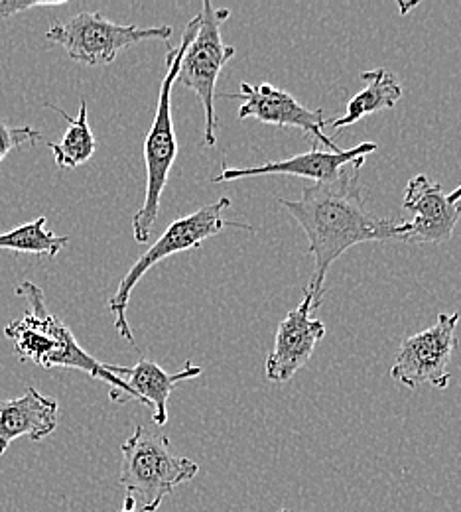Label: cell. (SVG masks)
Masks as SVG:
<instances>
[{
    "label": "cell",
    "mask_w": 461,
    "mask_h": 512,
    "mask_svg": "<svg viewBox=\"0 0 461 512\" xmlns=\"http://www.w3.org/2000/svg\"><path fill=\"white\" fill-rule=\"evenodd\" d=\"M361 79L367 81V87L359 91L347 103L345 115L341 119H330L328 127L343 130L353 127L361 119L375 115L379 111L395 109L396 103L402 99V85L398 77L387 67H377L373 71H363Z\"/></svg>",
    "instance_id": "cell-15"
},
{
    "label": "cell",
    "mask_w": 461,
    "mask_h": 512,
    "mask_svg": "<svg viewBox=\"0 0 461 512\" xmlns=\"http://www.w3.org/2000/svg\"><path fill=\"white\" fill-rule=\"evenodd\" d=\"M107 369L131 388L134 400L152 410V422L156 426H166L168 422V400L174 388L180 383L198 379L203 373V369L192 361H188L186 367L178 373H166L158 363L150 359H140L134 367L107 363Z\"/></svg>",
    "instance_id": "cell-14"
},
{
    "label": "cell",
    "mask_w": 461,
    "mask_h": 512,
    "mask_svg": "<svg viewBox=\"0 0 461 512\" xmlns=\"http://www.w3.org/2000/svg\"><path fill=\"white\" fill-rule=\"evenodd\" d=\"M229 205H231L229 197H219L217 201L199 207L198 211L172 221L170 227L164 231V235L129 268V272L121 280L115 296L109 300V310L115 316V329L119 331V335L123 339H127L131 343L132 347H136V339L132 335L127 310H129L132 290L136 288V284L142 280V276L150 268H154L158 262L178 255V253L201 249V245L209 237H215L217 233H221L227 227L247 229V231L255 233V227H251L247 223H241L235 219H223V211Z\"/></svg>",
    "instance_id": "cell-5"
},
{
    "label": "cell",
    "mask_w": 461,
    "mask_h": 512,
    "mask_svg": "<svg viewBox=\"0 0 461 512\" xmlns=\"http://www.w3.org/2000/svg\"><path fill=\"white\" fill-rule=\"evenodd\" d=\"M198 28L199 16H194L186 24L180 44L176 48H172L166 56V75L160 85L154 121L144 138L146 195H144V203L132 217V235L138 245H144L152 235V229H154V225L158 221V213H160L162 193L166 190L170 170L178 156V140H176L174 119H172V89L176 85V77L180 71L184 52L196 38Z\"/></svg>",
    "instance_id": "cell-3"
},
{
    "label": "cell",
    "mask_w": 461,
    "mask_h": 512,
    "mask_svg": "<svg viewBox=\"0 0 461 512\" xmlns=\"http://www.w3.org/2000/svg\"><path fill=\"white\" fill-rule=\"evenodd\" d=\"M231 10L215 8L209 0L201 4L199 28L196 38L186 48L176 83L192 89L198 95L205 113V146L217 144L215 136V87L223 67L235 58L237 48L227 46L221 36V24L227 22Z\"/></svg>",
    "instance_id": "cell-7"
},
{
    "label": "cell",
    "mask_w": 461,
    "mask_h": 512,
    "mask_svg": "<svg viewBox=\"0 0 461 512\" xmlns=\"http://www.w3.org/2000/svg\"><path fill=\"white\" fill-rule=\"evenodd\" d=\"M225 97L245 101L239 107V119H257L259 123L274 127L300 128L314 136L312 146H318V142H322L331 152L341 150L333 142V138L324 132V128L328 127V119H324L322 109H306L288 91H282L272 83H241V95L229 93Z\"/></svg>",
    "instance_id": "cell-9"
},
{
    "label": "cell",
    "mask_w": 461,
    "mask_h": 512,
    "mask_svg": "<svg viewBox=\"0 0 461 512\" xmlns=\"http://www.w3.org/2000/svg\"><path fill=\"white\" fill-rule=\"evenodd\" d=\"M172 34V26L142 28L136 24H115L101 12H79L66 22L52 24L46 38L62 46L77 64L109 65L132 44L170 40Z\"/></svg>",
    "instance_id": "cell-6"
},
{
    "label": "cell",
    "mask_w": 461,
    "mask_h": 512,
    "mask_svg": "<svg viewBox=\"0 0 461 512\" xmlns=\"http://www.w3.org/2000/svg\"><path fill=\"white\" fill-rule=\"evenodd\" d=\"M402 207L412 213L408 233L402 239V243L410 245H442L450 241L461 217V201L450 203L442 186L426 174L410 178Z\"/></svg>",
    "instance_id": "cell-11"
},
{
    "label": "cell",
    "mask_w": 461,
    "mask_h": 512,
    "mask_svg": "<svg viewBox=\"0 0 461 512\" xmlns=\"http://www.w3.org/2000/svg\"><path fill=\"white\" fill-rule=\"evenodd\" d=\"M69 245L67 235H56L48 229V219L38 217L12 231L0 233V251H12L20 255L56 258Z\"/></svg>",
    "instance_id": "cell-17"
},
{
    "label": "cell",
    "mask_w": 461,
    "mask_h": 512,
    "mask_svg": "<svg viewBox=\"0 0 461 512\" xmlns=\"http://www.w3.org/2000/svg\"><path fill=\"white\" fill-rule=\"evenodd\" d=\"M121 485L127 489L140 512H156L162 501L180 485L196 479L199 465L172 451L164 434L136 426L131 438L121 446Z\"/></svg>",
    "instance_id": "cell-4"
},
{
    "label": "cell",
    "mask_w": 461,
    "mask_h": 512,
    "mask_svg": "<svg viewBox=\"0 0 461 512\" xmlns=\"http://www.w3.org/2000/svg\"><path fill=\"white\" fill-rule=\"evenodd\" d=\"M314 300L304 292L298 308L290 310L278 323L272 351L266 357V379L288 383L314 355L326 335V323L312 318Z\"/></svg>",
    "instance_id": "cell-10"
},
{
    "label": "cell",
    "mask_w": 461,
    "mask_h": 512,
    "mask_svg": "<svg viewBox=\"0 0 461 512\" xmlns=\"http://www.w3.org/2000/svg\"><path fill=\"white\" fill-rule=\"evenodd\" d=\"M365 160L341 168L333 182L308 186L296 201L278 199L308 237L314 276L304 292L312 296L314 310L322 304L328 270L339 256L363 243L402 241L408 233V221L379 217L367 207L359 182Z\"/></svg>",
    "instance_id": "cell-1"
},
{
    "label": "cell",
    "mask_w": 461,
    "mask_h": 512,
    "mask_svg": "<svg viewBox=\"0 0 461 512\" xmlns=\"http://www.w3.org/2000/svg\"><path fill=\"white\" fill-rule=\"evenodd\" d=\"M416 6V2L414 4H400V10H402V14H406L410 8H414Z\"/></svg>",
    "instance_id": "cell-22"
},
{
    "label": "cell",
    "mask_w": 461,
    "mask_h": 512,
    "mask_svg": "<svg viewBox=\"0 0 461 512\" xmlns=\"http://www.w3.org/2000/svg\"><path fill=\"white\" fill-rule=\"evenodd\" d=\"M14 292L26 300L28 310L20 320L10 321L4 327V335L12 341L14 351L22 361L44 369L62 367L81 371L91 379L109 384L113 402L134 400L131 388L107 369V363H101L89 355L77 343L66 323L50 312L38 284L20 282Z\"/></svg>",
    "instance_id": "cell-2"
},
{
    "label": "cell",
    "mask_w": 461,
    "mask_h": 512,
    "mask_svg": "<svg viewBox=\"0 0 461 512\" xmlns=\"http://www.w3.org/2000/svg\"><path fill=\"white\" fill-rule=\"evenodd\" d=\"M46 107L60 113L69 125L60 142H48V148L52 150L56 164L60 168H79L87 164L97 150V140L87 121V101L81 99L77 117H69L66 111L52 103H46Z\"/></svg>",
    "instance_id": "cell-16"
},
{
    "label": "cell",
    "mask_w": 461,
    "mask_h": 512,
    "mask_svg": "<svg viewBox=\"0 0 461 512\" xmlns=\"http://www.w3.org/2000/svg\"><path fill=\"white\" fill-rule=\"evenodd\" d=\"M66 4V0H58V2H48V0H40V2H20V0H2L0 2V18H8V16H16L24 10H32V8H46V6H62Z\"/></svg>",
    "instance_id": "cell-19"
},
{
    "label": "cell",
    "mask_w": 461,
    "mask_h": 512,
    "mask_svg": "<svg viewBox=\"0 0 461 512\" xmlns=\"http://www.w3.org/2000/svg\"><path fill=\"white\" fill-rule=\"evenodd\" d=\"M448 199L450 203H460L461 201V186H458L452 193H448Z\"/></svg>",
    "instance_id": "cell-21"
},
{
    "label": "cell",
    "mask_w": 461,
    "mask_h": 512,
    "mask_svg": "<svg viewBox=\"0 0 461 512\" xmlns=\"http://www.w3.org/2000/svg\"><path fill=\"white\" fill-rule=\"evenodd\" d=\"M379 146L375 142H361L355 148L349 150H322L318 146H312L310 152H302L290 158H282L276 162H266L263 166H253V168H231L223 166L221 174L211 178L213 184H223V182H233V180H245V178H257V176H298V178H308L314 180V184H326L333 182L341 168L367 158L369 154L377 152Z\"/></svg>",
    "instance_id": "cell-12"
},
{
    "label": "cell",
    "mask_w": 461,
    "mask_h": 512,
    "mask_svg": "<svg viewBox=\"0 0 461 512\" xmlns=\"http://www.w3.org/2000/svg\"><path fill=\"white\" fill-rule=\"evenodd\" d=\"M60 404L56 398L30 386L22 396L0 402V455L18 438L42 442L56 432Z\"/></svg>",
    "instance_id": "cell-13"
},
{
    "label": "cell",
    "mask_w": 461,
    "mask_h": 512,
    "mask_svg": "<svg viewBox=\"0 0 461 512\" xmlns=\"http://www.w3.org/2000/svg\"><path fill=\"white\" fill-rule=\"evenodd\" d=\"M278 512H292V511H278Z\"/></svg>",
    "instance_id": "cell-23"
},
{
    "label": "cell",
    "mask_w": 461,
    "mask_h": 512,
    "mask_svg": "<svg viewBox=\"0 0 461 512\" xmlns=\"http://www.w3.org/2000/svg\"><path fill=\"white\" fill-rule=\"evenodd\" d=\"M42 140V132L32 127H10L0 119V164L2 160L16 148H22L26 144L34 146Z\"/></svg>",
    "instance_id": "cell-18"
},
{
    "label": "cell",
    "mask_w": 461,
    "mask_h": 512,
    "mask_svg": "<svg viewBox=\"0 0 461 512\" xmlns=\"http://www.w3.org/2000/svg\"><path fill=\"white\" fill-rule=\"evenodd\" d=\"M121 512H138L136 511V503H134V499L127 495V499H125V505H123V511Z\"/></svg>",
    "instance_id": "cell-20"
},
{
    "label": "cell",
    "mask_w": 461,
    "mask_h": 512,
    "mask_svg": "<svg viewBox=\"0 0 461 512\" xmlns=\"http://www.w3.org/2000/svg\"><path fill=\"white\" fill-rule=\"evenodd\" d=\"M460 314H440L436 323L406 337L396 353L391 377L408 388L430 384L438 390L450 386L448 365L458 347Z\"/></svg>",
    "instance_id": "cell-8"
}]
</instances>
